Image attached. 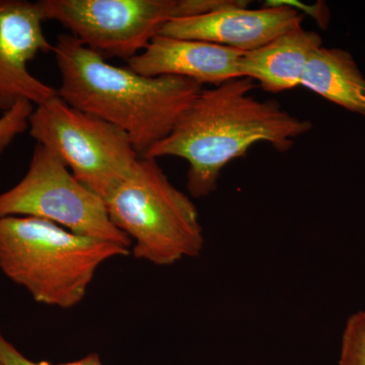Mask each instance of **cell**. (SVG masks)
I'll use <instances>...</instances> for the list:
<instances>
[{
	"label": "cell",
	"mask_w": 365,
	"mask_h": 365,
	"mask_svg": "<svg viewBox=\"0 0 365 365\" xmlns=\"http://www.w3.org/2000/svg\"><path fill=\"white\" fill-rule=\"evenodd\" d=\"M44 21H54L69 35L104 58L130 60L180 18V0H39Z\"/></svg>",
	"instance_id": "7"
},
{
	"label": "cell",
	"mask_w": 365,
	"mask_h": 365,
	"mask_svg": "<svg viewBox=\"0 0 365 365\" xmlns=\"http://www.w3.org/2000/svg\"><path fill=\"white\" fill-rule=\"evenodd\" d=\"M245 53L206 41L158 35L127 66L145 76H182L217 86L242 78L240 61Z\"/></svg>",
	"instance_id": "10"
},
{
	"label": "cell",
	"mask_w": 365,
	"mask_h": 365,
	"mask_svg": "<svg viewBox=\"0 0 365 365\" xmlns=\"http://www.w3.org/2000/svg\"><path fill=\"white\" fill-rule=\"evenodd\" d=\"M38 2L0 0V113L21 101L39 106L56 97L57 90L33 76L29 63L40 53L53 51L43 31Z\"/></svg>",
	"instance_id": "8"
},
{
	"label": "cell",
	"mask_w": 365,
	"mask_h": 365,
	"mask_svg": "<svg viewBox=\"0 0 365 365\" xmlns=\"http://www.w3.org/2000/svg\"><path fill=\"white\" fill-rule=\"evenodd\" d=\"M0 216L41 218L74 234L132 247L131 240L110 220L104 199L40 144L34 148L25 177L0 194Z\"/></svg>",
	"instance_id": "6"
},
{
	"label": "cell",
	"mask_w": 365,
	"mask_h": 365,
	"mask_svg": "<svg viewBox=\"0 0 365 365\" xmlns=\"http://www.w3.org/2000/svg\"><path fill=\"white\" fill-rule=\"evenodd\" d=\"M302 86L365 116V78L351 54L322 46L309 58Z\"/></svg>",
	"instance_id": "12"
},
{
	"label": "cell",
	"mask_w": 365,
	"mask_h": 365,
	"mask_svg": "<svg viewBox=\"0 0 365 365\" xmlns=\"http://www.w3.org/2000/svg\"><path fill=\"white\" fill-rule=\"evenodd\" d=\"M323 46L321 36L297 26L253 51L240 61L242 78L258 81L270 93L292 90L302 79L313 53Z\"/></svg>",
	"instance_id": "11"
},
{
	"label": "cell",
	"mask_w": 365,
	"mask_h": 365,
	"mask_svg": "<svg viewBox=\"0 0 365 365\" xmlns=\"http://www.w3.org/2000/svg\"><path fill=\"white\" fill-rule=\"evenodd\" d=\"M0 365H104L98 353H91L76 361L54 364L49 361H34L28 359L6 339L0 331Z\"/></svg>",
	"instance_id": "15"
},
{
	"label": "cell",
	"mask_w": 365,
	"mask_h": 365,
	"mask_svg": "<svg viewBox=\"0 0 365 365\" xmlns=\"http://www.w3.org/2000/svg\"><path fill=\"white\" fill-rule=\"evenodd\" d=\"M29 132L103 199L133 174L140 160L121 129L71 107L58 95L36 106Z\"/></svg>",
	"instance_id": "5"
},
{
	"label": "cell",
	"mask_w": 365,
	"mask_h": 365,
	"mask_svg": "<svg viewBox=\"0 0 365 365\" xmlns=\"http://www.w3.org/2000/svg\"><path fill=\"white\" fill-rule=\"evenodd\" d=\"M130 249L69 232L41 218L0 216V270L39 304L71 309L98 269Z\"/></svg>",
	"instance_id": "3"
},
{
	"label": "cell",
	"mask_w": 365,
	"mask_h": 365,
	"mask_svg": "<svg viewBox=\"0 0 365 365\" xmlns=\"http://www.w3.org/2000/svg\"><path fill=\"white\" fill-rule=\"evenodd\" d=\"M36 106L21 101L0 116V155L21 134L29 130V120Z\"/></svg>",
	"instance_id": "14"
},
{
	"label": "cell",
	"mask_w": 365,
	"mask_h": 365,
	"mask_svg": "<svg viewBox=\"0 0 365 365\" xmlns=\"http://www.w3.org/2000/svg\"><path fill=\"white\" fill-rule=\"evenodd\" d=\"M64 102L121 129L140 158L169 135L203 86L182 76H145L115 66L69 34L53 45Z\"/></svg>",
	"instance_id": "2"
},
{
	"label": "cell",
	"mask_w": 365,
	"mask_h": 365,
	"mask_svg": "<svg viewBox=\"0 0 365 365\" xmlns=\"http://www.w3.org/2000/svg\"><path fill=\"white\" fill-rule=\"evenodd\" d=\"M255 86L253 79L241 78L203 88L169 135L143 158L186 160L187 189L199 199L211 195L225 165L254 144L268 143L280 153L289 150L313 125L289 114L276 101L253 97Z\"/></svg>",
	"instance_id": "1"
},
{
	"label": "cell",
	"mask_w": 365,
	"mask_h": 365,
	"mask_svg": "<svg viewBox=\"0 0 365 365\" xmlns=\"http://www.w3.org/2000/svg\"><path fill=\"white\" fill-rule=\"evenodd\" d=\"M247 2L230 1L212 13L174 19L160 35L177 39L199 40L242 52L253 51L302 26L304 14L287 6L247 9Z\"/></svg>",
	"instance_id": "9"
},
{
	"label": "cell",
	"mask_w": 365,
	"mask_h": 365,
	"mask_svg": "<svg viewBox=\"0 0 365 365\" xmlns=\"http://www.w3.org/2000/svg\"><path fill=\"white\" fill-rule=\"evenodd\" d=\"M338 365H365V311L346 322Z\"/></svg>",
	"instance_id": "13"
},
{
	"label": "cell",
	"mask_w": 365,
	"mask_h": 365,
	"mask_svg": "<svg viewBox=\"0 0 365 365\" xmlns=\"http://www.w3.org/2000/svg\"><path fill=\"white\" fill-rule=\"evenodd\" d=\"M104 201L111 222L131 240L136 259L170 266L202 253L205 241L195 204L155 158H140L133 174Z\"/></svg>",
	"instance_id": "4"
}]
</instances>
